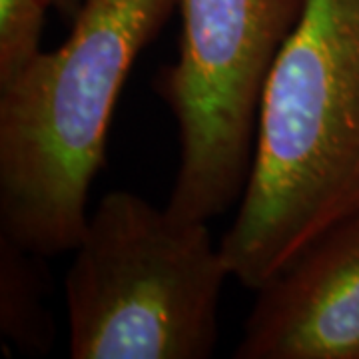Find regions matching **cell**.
<instances>
[{
    "mask_svg": "<svg viewBox=\"0 0 359 359\" xmlns=\"http://www.w3.org/2000/svg\"><path fill=\"white\" fill-rule=\"evenodd\" d=\"M48 8L46 0H0V90L39 58Z\"/></svg>",
    "mask_w": 359,
    "mask_h": 359,
    "instance_id": "7",
    "label": "cell"
},
{
    "mask_svg": "<svg viewBox=\"0 0 359 359\" xmlns=\"http://www.w3.org/2000/svg\"><path fill=\"white\" fill-rule=\"evenodd\" d=\"M46 2L50 8L58 11L62 16H70V18H74L80 6L84 4V0H46Z\"/></svg>",
    "mask_w": 359,
    "mask_h": 359,
    "instance_id": "8",
    "label": "cell"
},
{
    "mask_svg": "<svg viewBox=\"0 0 359 359\" xmlns=\"http://www.w3.org/2000/svg\"><path fill=\"white\" fill-rule=\"evenodd\" d=\"M178 56L156 94L178 126L168 212L205 222L240 204L256 152L259 108L306 0H180Z\"/></svg>",
    "mask_w": 359,
    "mask_h": 359,
    "instance_id": "4",
    "label": "cell"
},
{
    "mask_svg": "<svg viewBox=\"0 0 359 359\" xmlns=\"http://www.w3.org/2000/svg\"><path fill=\"white\" fill-rule=\"evenodd\" d=\"M231 278L205 222L128 190L90 212L65 280L72 359H208Z\"/></svg>",
    "mask_w": 359,
    "mask_h": 359,
    "instance_id": "3",
    "label": "cell"
},
{
    "mask_svg": "<svg viewBox=\"0 0 359 359\" xmlns=\"http://www.w3.org/2000/svg\"><path fill=\"white\" fill-rule=\"evenodd\" d=\"M44 262L46 257L0 233V335L30 358L50 353L56 339Z\"/></svg>",
    "mask_w": 359,
    "mask_h": 359,
    "instance_id": "6",
    "label": "cell"
},
{
    "mask_svg": "<svg viewBox=\"0 0 359 359\" xmlns=\"http://www.w3.org/2000/svg\"><path fill=\"white\" fill-rule=\"evenodd\" d=\"M236 359H359V212L304 244L256 299Z\"/></svg>",
    "mask_w": 359,
    "mask_h": 359,
    "instance_id": "5",
    "label": "cell"
},
{
    "mask_svg": "<svg viewBox=\"0 0 359 359\" xmlns=\"http://www.w3.org/2000/svg\"><path fill=\"white\" fill-rule=\"evenodd\" d=\"M176 0H84L68 39L0 90V233L50 259L72 252L130 70Z\"/></svg>",
    "mask_w": 359,
    "mask_h": 359,
    "instance_id": "2",
    "label": "cell"
},
{
    "mask_svg": "<svg viewBox=\"0 0 359 359\" xmlns=\"http://www.w3.org/2000/svg\"><path fill=\"white\" fill-rule=\"evenodd\" d=\"M236 208L219 250L254 292L313 236L359 212V0H306L268 78Z\"/></svg>",
    "mask_w": 359,
    "mask_h": 359,
    "instance_id": "1",
    "label": "cell"
}]
</instances>
